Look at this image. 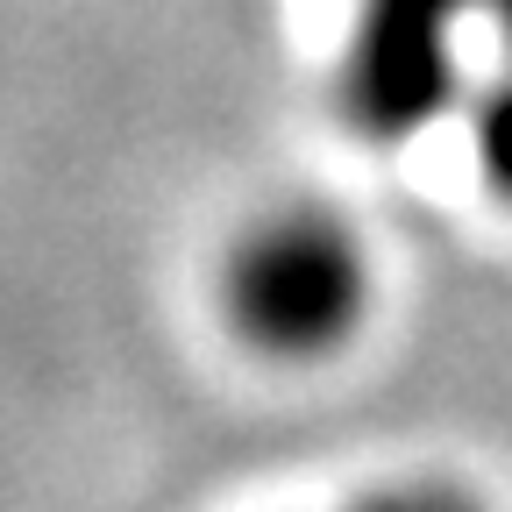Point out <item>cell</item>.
Masks as SVG:
<instances>
[{
  "label": "cell",
  "instance_id": "obj_1",
  "mask_svg": "<svg viewBox=\"0 0 512 512\" xmlns=\"http://www.w3.org/2000/svg\"><path fill=\"white\" fill-rule=\"evenodd\" d=\"M228 328L271 363H320L349 349L370 313V256L349 221L320 207H278L249 221L221 264Z\"/></svg>",
  "mask_w": 512,
  "mask_h": 512
},
{
  "label": "cell",
  "instance_id": "obj_2",
  "mask_svg": "<svg viewBox=\"0 0 512 512\" xmlns=\"http://www.w3.org/2000/svg\"><path fill=\"white\" fill-rule=\"evenodd\" d=\"M477 0H363L342 57V107L370 136H413L448 100V22Z\"/></svg>",
  "mask_w": 512,
  "mask_h": 512
},
{
  "label": "cell",
  "instance_id": "obj_3",
  "mask_svg": "<svg viewBox=\"0 0 512 512\" xmlns=\"http://www.w3.org/2000/svg\"><path fill=\"white\" fill-rule=\"evenodd\" d=\"M356 512H484L470 491L456 484H434V477H413V484H384L370 498H356Z\"/></svg>",
  "mask_w": 512,
  "mask_h": 512
},
{
  "label": "cell",
  "instance_id": "obj_4",
  "mask_svg": "<svg viewBox=\"0 0 512 512\" xmlns=\"http://www.w3.org/2000/svg\"><path fill=\"white\" fill-rule=\"evenodd\" d=\"M477 150H484V171L491 185L512 200V86H498L484 100V121H477Z\"/></svg>",
  "mask_w": 512,
  "mask_h": 512
}]
</instances>
